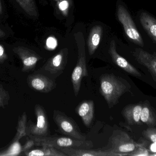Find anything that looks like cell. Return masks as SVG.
<instances>
[{"mask_svg": "<svg viewBox=\"0 0 156 156\" xmlns=\"http://www.w3.org/2000/svg\"><path fill=\"white\" fill-rule=\"evenodd\" d=\"M130 88L128 83L114 74H104L100 78L99 90L110 109L118 103L120 97Z\"/></svg>", "mask_w": 156, "mask_h": 156, "instance_id": "1", "label": "cell"}, {"mask_svg": "<svg viewBox=\"0 0 156 156\" xmlns=\"http://www.w3.org/2000/svg\"><path fill=\"white\" fill-rule=\"evenodd\" d=\"M74 37L77 46L78 56L76 65L71 74V79L75 95L77 96L80 92L83 79L88 76V72L84 36L82 32H79L75 34Z\"/></svg>", "mask_w": 156, "mask_h": 156, "instance_id": "2", "label": "cell"}, {"mask_svg": "<svg viewBox=\"0 0 156 156\" xmlns=\"http://www.w3.org/2000/svg\"><path fill=\"white\" fill-rule=\"evenodd\" d=\"M140 145L127 133L121 130H115L110 136L107 146L101 149L119 154L121 156H129Z\"/></svg>", "mask_w": 156, "mask_h": 156, "instance_id": "3", "label": "cell"}, {"mask_svg": "<svg viewBox=\"0 0 156 156\" xmlns=\"http://www.w3.org/2000/svg\"><path fill=\"white\" fill-rule=\"evenodd\" d=\"M38 144L57 149L65 148H90L93 147L91 141L80 140L67 136H45L37 140Z\"/></svg>", "mask_w": 156, "mask_h": 156, "instance_id": "4", "label": "cell"}, {"mask_svg": "<svg viewBox=\"0 0 156 156\" xmlns=\"http://www.w3.org/2000/svg\"><path fill=\"white\" fill-rule=\"evenodd\" d=\"M53 120L57 125L58 132L69 137L80 140H86L76 122L61 111L55 110Z\"/></svg>", "mask_w": 156, "mask_h": 156, "instance_id": "5", "label": "cell"}, {"mask_svg": "<svg viewBox=\"0 0 156 156\" xmlns=\"http://www.w3.org/2000/svg\"><path fill=\"white\" fill-rule=\"evenodd\" d=\"M117 16L128 38L137 45L143 47L144 45L143 38L128 10L122 5L119 4L117 6Z\"/></svg>", "mask_w": 156, "mask_h": 156, "instance_id": "6", "label": "cell"}, {"mask_svg": "<svg viewBox=\"0 0 156 156\" xmlns=\"http://www.w3.org/2000/svg\"><path fill=\"white\" fill-rule=\"evenodd\" d=\"M68 49H61L55 56L48 59L42 69L46 71L50 78L55 79L60 76L65 70L67 63Z\"/></svg>", "mask_w": 156, "mask_h": 156, "instance_id": "7", "label": "cell"}, {"mask_svg": "<svg viewBox=\"0 0 156 156\" xmlns=\"http://www.w3.org/2000/svg\"><path fill=\"white\" fill-rule=\"evenodd\" d=\"M109 53L114 63L125 71L136 78L142 76L141 73L135 67L117 53L115 40H112L110 43Z\"/></svg>", "mask_w": 156, "mask_h": 156, "instance_id": "8", "label": "cell"}, {"mask_svg": "<svg viewBox=\"0 0 156 156\" xmlns=\"http://www.w3.org/2000/svg\"><path fill=\"white\" fill-rule=\"evenodd\" d=\"M136 61L144 66L150 71L156 81V53H149L141 48H137L133 52Z\"/></svg>", "mask_w": 156, "mask_h": 156, "instance_id": "9", "label": "cell"}, {"mask_svg": "<svg viewBox=\"0 0 156 156\" xmlns=\"http://www.w3.org/2000/svg\"><path fill=\"white\" fill-rule=\"evenodd\" d=\"M94 102L92 100H84L76 108V111L86 127L89 128L94 116Z\"/></svg>", "mask_w": 156, "mask_h": 156, "instance_id": "10", "label": "cell"}, {"mask_svg": "<svg viewBox=\"0 0 156 156\" xmlns=\"http://www.w3.org/2000/svg\"><path fill=\"white\" fill-rule=\"evenodd\" d=\"M58 150L68 156H121L120 154L102 149L93 150L89 148H65Z\"/></svg>", "mask_w": 156, "mask_h": 156, "instance_id": "11", "label": "cell"}, {"mask_svg": "<svg viewBox=\"0 0 156 156\" xmlns=\"http://www.w3.org/2000/svg\"><path fill=\"white\" fill-rule=\"evenodd\" d=\"M31 85L36 90L48 93L56 88V83L53 79L48 76L39 75L32 79Z\"/></svg>", "mask_w": 156, "mask_h": 156, "instance_id": "12", "label": "cell"}, {"mask_svg": "<svg viewBox=\"0 0 156 156\" xmlns=\"http://www.w3.org/2000/svg\"><path fill=\"white\" fill-rule=\"evenodd\" d=\"M139 17L143 28L156 44V18L149 13L143 11L140 12Z\"/></svg>", "mask_w": 156, "mask_h": 156, "instance_id": "13", "label": "cell"}, {"mask_svg": "<svg viewBox=\"0 0 156 156\" xmlns=\"http://www.w3.org/2000/svg\"><path fill=\"white\" fill-rule=\"evenodd\" d=\"M143 106L140 104H132L126 106L122 111L123 116L130 125L141 124V112Z\"/></svg>", "mask_w": 156, "mask_h": 156, "instance_id": "14", "label": "cell"}, {"mask_svg": "<svg viewBox=\"0 0 156 156\" xmlns=\"http://www.w3.org/2000/svg\"><path fill=\"white\" fill-rule=\"evenodd\" d=\"M37 123L35 127L34 133L42 136H48L50 133V125L48 118L44 110L39 107L37 110Z\"/></svg>", "mask_w": 156, "mask_h": 156, "instance_id": "15", "label": "cell"}, {"mask_svg": "<svg viewBox=\"0 0 156 156\" xmlns=\"http://www.w3.org/2000/svg\"><path fill=\"white\" fill-rule=\"evenodd\" d=\"M102 33V27L100 25L95 26L91 30L87 41L88 51L90 56L94 54L99 47Z\"/></svg>", "mask_w": 156, "mask_h": 156, "instance_id": "16", "label": "cell"}, {"mask_svg": "<svg viewBox=\"0 0 156 156\" xmlns=\"http://www.w3.org/2000/svg\"><path fill=\"white\" fill-rule=\"evenodd\" d=\"M41 149H36L28 154L29 156H67L60 150L55 147L43 146Z\"/></svg>", "mask_w": 156, "mask_h": 156, "instance_id": "17", "label": "cell"}, {"mask_svg": "<svg viewBox=\"0 0 156 156\" xmlns=\"http://www.w3.org/2000/svg\"><path fill=\"white\" fill-rule=\"evenodd\" d=\"M23 10L29 15L38 16V12L34 0H16Z\"/></svg>", "mask_w": 156, "mask_h": 156, "instance_id": "18", "label": "cell"}, {"mask_svg": "<svg viewBox=\"0 0 156 156\" xmlns=\"http://www.w3.org/2000/svg\"><path fill=\"white\" fill-rule=\"evenodd\" d=\"M141 122L148 125H154L156 124V120L151 109L148 106H143L141 112Z\"/></svg>", "mask_w": 156, "mask_h": 156, "instance_id": "19", "label": "cell"}, {"mask_svg": "<svg viewBox=\"0 0 156 156\" xmlns=\"http://www.w3.org/2000/svg\"><path fill=\"white\" fill-rule=\"evenodd\" d=\"M40 59L41 57L36 54L29 52L28 56L24 59V65L27 67H34Z\"/></svg>", "mask_w": 156, "mask_h": 156, "instance_id": "20", "label": "cell"}, {"mask_svg": "<svg viewBox=\"0 0 156 156\" xmlns=\"http://www.w3.org/2000/svg\"><path fill=\"white\" fill-rule=\"evenodd\" d=\"M143 135L147 140L150 141L152 143H156V128H148L143 132Z\"/></svg>", "mask_w": 156, "mask_h": 156, "instance_id": "21", "label": "cell"}, {"mask_svg": "<svg viewBox=\"0 0 156 156\" xmlns=\"http://www.w3.org/2000/svg\"><path fill=\"white\" fill-rule=\"evenodd\" d=\"M150 152L148 149L140 145L134 151L129 154V156H150Z\"/></svg>", "mask_w": 156, "mask_h": 156, "instance_id": "22", "label": "cell"}, {"mask_svg": "<svg viewBox=\"0 0 156 156\" xmlns=\"http://www.w3.org/2000/svg\"><path fill=\"white\" fill-rule=\"evenodd\" d=\"M70 0H63L57 2L58 9L64 15H67L70 6Z\"/></svg>", "mask_w": 156, "mask_h": 156, "instance_id": "23", "label": "cell"}, {"mask_svg": "<svg viewBox=\"0 0 156 156\" xmlns=\"http://www.w3.org/2000/svg\"><path fill=\"white\" fill-rule=\"evenodd\" d=\"M46 44L49 48H55L57 45V41L54 38L51 37L47 40Z\"/></svg>", "mask_w": 156, "mask_h": 156, "instance_id": "24", "label": "cell"}, {"mask_svg": "<svg viewBox=\"0 0 156 156\" xmlns=\"http://www.w3.org/2000/svg\"><path fill=\"white\" fill-rule=\"evenodd\" d=\"M148 150H149L150 153L152 154H155L156 153V143H152L149 146Z\"/></svg>", "mask_w": 156, "mask_h": 156, "instance_id": "25", "label": "cell"}, {"mask_svg": "<svg viewBox=\"0 0 156 156\" xmlns=\"http://www.w3.org/2000/svg\"><path fill=\"white\" fill-rule=\"evenodd\" d=\"M20 150V147H19V144H15L12 148V153L15 154H17L19 152V150Z\"/></svg>", "mask_w": 156, "mask_h": 156, "instance_id": "26", "label": "cell"}, {"mask_svg": "<svg viewBox=\"0 0 156 156\" xmlns=\"http://www.w3.org/2000/svg\"><path fill=\"white\" fill-rule=\"evenodd\" d=\"M4 53V49L2 45H0V57L2 56Z\"/></svg>", "mask_w": 156, "mask_h": 156, "instance_id": "27", "label": "cell"}, {"mask_svg": "<svg viewBox=\"0 0 156 156\" xmlns=\"http://www.w3.org/2000/svg\"><path fill=\"white\" fill-rule=\"evenodd\" d=\"M5 34L3 31L0 29V38H2L5 36Z\"/></svg>", "mask_w": 156, "mask_h": 156, "instance_id": "28", "label": "cell"}, {"mask_svg": "<svg viewBox=\"0 0 156 156\" xmlns=\"http://www.w3.org/2000/svg\"><path fill=\"white\" fill-rule=\"evenodd\" d=\"M2 13V4H1V1H0V14Z\"/></svg>", "mask_w": 156, "mask_h": 156, "instance_id": "29", "label": "cell"}, {"mask_svg": "<svg viewBox=\"0 0 156 156\" xmlns=\"http://www.w3.org/2000/svg\"><path fill=\"white\" fill-rule=\"evenodd\" d=\"M151 156H156V153L155 154H150V155Z\"/></svg>", "mask_w": 156, "mask_h": 156, "instance_id": "30", "label": "cell"}, {"mask_svg": "<svg viewBox=\"0 0 156 156\" xmlns=\"http://www.w3.org/2000/svg\"><path fill=\"white\" fill-rule=\"evenodd\" d=\"M55 1L56 2H59V1H63V0H55Z\"/></svg>", "mask_w": 156, "mask_h": 156, "instance_id": "31", "label": "cell"}]
</instances>
